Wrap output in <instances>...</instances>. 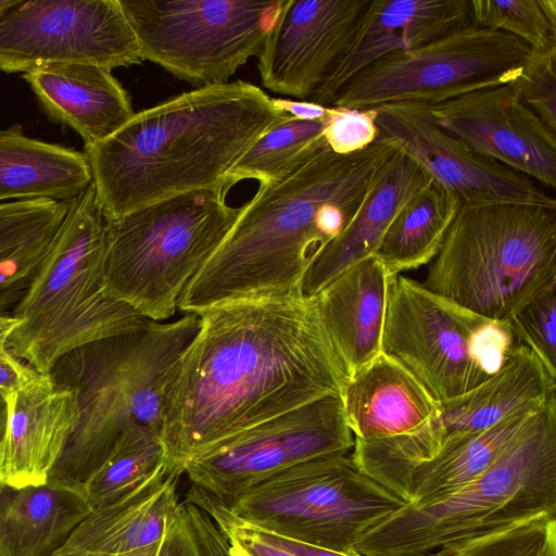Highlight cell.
I'll return each instance as SVG.
<instances>
[{
  "label": "cell",
  "mask_w": 556,
  "mask_h": 556,
  "mask_svg": "<svg viewBox=\"0 0 556 556\" xmlns=\"http://www.w3.org/2000/svg\"><path fill=\"white\" fill-rule=\"evenodd\" d=\"M369 0H283L257 55L263 86L309 102L342 59Z\"/></svg>",
  "instance_id": "17"
},
{
  "label": "cell",
  "mask_w": 556,
  "mask_h": 556,
  "mask_svg": "<svg viewBox=\"0 0 556 556\" xmlns=\"http://www.w3.org/2000/svg\"><path fill=\"white\" fill-rule=\"evenodd\" d=\"M200 329L170 369L161 439L168 470L263 421L327 395L346 371L313 299L228 302L200 313Z\"/></svg>",
  "instance_id": "1"
},
{
  "label": "cell",
  "mask_w": 556,
  "mask_h": 556,
  "mask_svg": "<svg viewBox=\"0 0 556 556\" xmlns=\"http://www.w3.org/2000/svg\"><path fill=\"white\" fill-rule=\"evenodd\" d=\"M326 118L299 119L288 115L262 135L229 172L225 188L229 191L244 179L260 186L282 180L326 146Z\"/></svg>",
  "instance_id": "30"
},
{
  "label": "cell",
  "mask_w": 556,
  "mask_h": 556,
  "mask_svg": "<svg viewBox=\"0 0 556 556\" xmlns=\"http://www.w3.org/2000/svg\"><path fill=\"white\" fill-rule=\"evenodd\" d=\"M91 181L84 152L28 137L18 124L0 131V203L71 201Z\"/></svg>",
  "instance_id": "27"
},
{
  "label": "cell",
  "mask_w": 556,
  "mask_h": 556,
  "mask_svg": "<svg viewBox=\"0 0 556 556\" xmlns=\"http://www.w3.org/2000/svg\"><path fill=\"white\" fill-rule=\"evenodd\" d=\"M378 137L375 109L329 108L324 138L334 153L361 151L372 144Z\"/></svg>",
  "instance_id": "37"
},
{
  "label": "cell",
  "mask_w": 556,
  "mask_h": 556,
  "mask_svg": "<svg viewBox=\"0 0 556 556\" xmlns=\"http://www.w3.org/2000/svg\"><path fill=\"white\" fill-rule=\"evenodd\" d=\"M341 397L354 439L365 441L413 433L439 407L424 386L383 352L348 378Z\"/></svg>",
  "instance_id": "24"
},
{
  "label": "cell",
  "mask_w": 556,
  "mask_h": 556,
  "mask_svg": "<svg viewBox=\"0 0 556 556\" xmlns=\"http://www.w3.org/2000/svg\"><path fill=\"white\" fill-rule=\"evenodd\" d=\"M182 504L203 556H248L225 536L208 514L192 503L184 501Z\"/></svg>",
  "instance_id": "38"
},
{
  "label": "cell",
  "mask_w": 556,
  "mask_h": 556,
  "mask_svg": "<svg viewBox=\"0 0 556 556\" xmlns=\"http://www.w3.org/2000/svg\"><path fill=\"white\" fill-rule=\"evenodd\" d=\"M68 203L50 199L0 203V261L26 244L52 236L61 225ZM15 302L0 293V314Z\"/></svg>",
  "instance_id": "33"
},
{
  "label": "cell",
  "mask_w": 556,
  "mask_h": 556,
  "mask_svg": "<svg viewBox=\"0 0 556 556\" xmlns=\"http://www.w3.org/2000/svg\"><path fill=\"white\" fill-rule=\"evenodd\" d=\"M156 556H203L192 533L182 502L177 517L163 538Z\"/></svg>",
  "instance_id": "40"
},
{
  "label": "cell",
  "mask_w": 556,
  "mask_h": 556,
  "mask_svg": "<svg viewBox=\"0 0 556 556\" xmlns=\"http://www.w3.org/2000/svg\"><path fill=\"white\" fill-rule=\"evenodd\" d=\"M556 379L542 361L519 344L502 367L467 393L439 402L435 416L419 430L380 440L374 448L384 481L400 490L409 471L444 446L467 439L529 407L555 396Z\"/></svg>",
  "instance_id": "15"
},
{
  "label": "cell",
  "mask_w": 556,
  "mask_h": 556,
  "mask_svg": "<svg viewBox=\"0 0 556 556\" xmlns=\"http://www.w3.org/2000/svg\"><path fill=\"white\" fill-rule=\"evenodd\" d=\"M106 220L91 184L68 203L25 294L11 352L48 376L59 358L92 341L144 326V318L105 290Z\"/></svg>",
  "instance_id": "6"
},
{
  "label": "cell",
  "mask_w": 556,
  "mask_h": 556,
  "mask_svg": "<svg viewBox=\"0 0 556 556\" xmlns=\"http://www.w3.org/2000/svg\"><path fill=\"white\" fill-rule=\"evenodd\" d=\"M471 24L511 35L532 50L556 46V0H470Z\"/></svg>",
  "instance_id": "32"
},
{
  "label": "cell",
  "mask_w": 556,
  "mask_h": 556,
  "mask_svg": "<svg viewBox=\"0 0 556 556\" xmlns=\"http://www.w3.org/2000/svg\"><path fill=\"white\" fill-rule=\"evenodd\" d=\"M141 61L198 87L228 83L257 56L283 0H118Z\"/></svg>",
  "instance_id": "11"
},
{
  "label": "cell",
  "mask_w": 556,
  "mask_h": 556,
  "mask_svg": "<svg viewBox=\"0 0 556 556\" xmlns=\"http://www.w3.org/2000/svg\"><path fill=\"white\" fill-rule=\"evenodd\" d=\"M378 140L414 159L434 180L455 194L459 206L502 202L556 206L536 181L484 157L441 129L429 105L391 103L374 108Z\"/></svg>",
  "instance_id": "16"
},
{
  "label": "cell",
  "mask_w": 556,
  "mask_h": 556,
  "mask_svg": "<svg viewBox=\"0 0 556 556\" xmlns=\"http://www.w3.org/2000/svg\"><path fill=\"white\" fill-rule=\"evenodd\" d=\"M354 437L341 395L307 403L263 421L188 458L182 472L192 485L220 501L293 465L333 453H349Z\"/></svg>",
  "instance_id": "13"
},
{
  "label": "cell",
  "mask_w": 556,
  "mask_h": 556,
  "mask_svg": "<svg viewBox=\"0 0 556 556\" xmlns=\"http://www.w3.org/2000/svg\"><path fill=\"white\" fill-rule=\"evenodd\" d=\"M432 179L414 159L396 149L376 174L351 222L307 269L300 294L314 298L345 269L374 255L395 215Z\"/></svg>",
  "instance_id": "22"
},
{
  "label": "cell",
  "mask_w": 556,
  "mask_h": 556,
  "mask_svg": "<svg viewBox=\"0 0 556 556\" xmlns=\"http://www.w3.org/2000/svg\"><path fill=\"white\" fill-rule=\"evenodd\" d=\"M227 193L190 192L105 219L106 292L152 321L173 317L182 291L241 212L226 203Z\"/></svg>",
  "instance_id": "8"
},
{
  "label": "cell",
  "mask_w": 556,
  "mask_h": 556,
  "mask_svg": "<svg viewBox=\"0 0 556 556\" xmlns=\"http://www.w3.org/2000/svg\"><path fill=\"white\" fill-rule=\"evenodd\" d=\"M448 556H556V513H543L476 538Z\"/></svg>",
  "instance_id": "34"
},
{
  "label": "cell",
  "mask_w": 556,
  "mask_h": 556,
  "mask_svg": "<svg viewBox=\"0 0 556 556\" xmlns=\"http://www.w3.org/2000/svg\"><path fill=\"white\" fill-rule=\"evenodd\" d=\"M511 83L520 101L556 132V46L532 50Z\"/></svg>",
  "instance_id": "36"
},
{
  "label": "cell",
  "mask_w": 556,
  "mask_h": 556,
  "mask_svg": "<svg viewBox=\"0 0 556 556\" xmlns=\"http://www.w3.org/2000/svg\"><path fill=\"white\" fill-rule=\"evenodd\" d=\"M471 24L470 0H369L337 67L309 101L329 108L358 72Z\"/></svg>",
  "instance_id": "19"
},
{
  "label": "cell",
  "mask_w": 556,
  "mask_h": 556,
  "mask_svg": "<svg viewBox=\"0 0 556 556\" xmlns=\"http://www.w3.org/2000/svg\"><path fill=\"white\" fill-rule=\"evenodd\" d=\"M198 314L89 342L56 361L51 380L74 392L77 417L47 482L83 489L122 435L144 428L161 435L168 374L197 336Z\"/></svg>",
  "instance_id": "4"
},
{
  "label": "cell",
  "mask_w": 556,
  "mask_h": 556,
  "mask_svg": "<svg viewBox=\"0 0 556 556\" xmlns=\"http://www.w3.org/2000/svg\"><path fill=\"white\" fill-rule=\"evenodd\" d=\"M135 34L118 0L20 1L0 15V71L46 64L112 70L140 64Z\"/></svg>",
  "instance_id": "14"
},
{
  "label": "cell",
  "mask_w": 556,
  "mask_h": 556,
  "mask_svg": "<svg viewBox=\"0 0 556 556\" xmlns=\"http://www.w3.org/2000/svg\"><path fill=\"white\" fill-rule=\"evenodd\" d=\"M395 150L378 139L350 154L326 144L282 180L260 186L182 291L177 311L300 294L307 269L351 222Z\"/></svg>",
  "instance_id": "2"
},
{
  "label": "cell",
  "mask_w": 556,
  "mask_h": 556,
  "mask_svg": "<svg viewBox=\"0 0 556 556\" xmlns=\"http://www.w3.org/2000/svg\"><path fill=\"white\" fill-rule=\"evenodd\" d=\"M433 122L478 154L556 187V132L519 99L510 81L429 106Z\"/></svg>",
  "instance_id": "18"
},
{
  "label": "cell",
  "mask_w": 556,
  "mask_h": 556,
  "mask_svg": "<svg viewBox=\"0 0 556 556\" xmlns=\"http://www.w3.org/2000/svg\"><path fill=\"white\" fill-rule=\"evenodd\" d=\"M544 405L522 409L483 432L444 446L409 471L399 497L409 505H424L479 477L520 438Z\"/></svg>",
  "instance_id": "28"
},
{
  "label": "cell",
  "mask_w": 556,
  "mask_h": 556,
  "mask_svg": "<svg viewBox=\"0 0 556 556\" xmlns=\"http://www.w3.org/2000/svg\"><path fill=\"white\" fill-rule=\"evenodd\" d=\"M531 51L511 35L470 24L375 61L341 88L329 108L367 110L404 102L431 106L513 80Z\"/></svg>",
  "instance_id": "12"
},
{
  "label": "cell",
  "mask_w": 556,
  "mask_h": 556,
  "mask_svg": "<svg viewBox=\"0 0 556 556\" xmlns=\"http://www.w3.org/2000/svg\"><path fill=\"white\" fill-rule=\"evenodd\" d=\"M9 419L0 480L15 488L45 484L73 431L72 390L38 374L8 396Z\"/></svg>",
  "instance_id": "21"
},
{
  "label": "cell",
  "mask_w": 556,
  "mask_h": 556,
  "mask_svg": "<svg viewBox=\"0 0 556 556\" xmlns=\"http://www.w3.org/2000/svg\"><path fill=\"white\" fill-rule=\"evenodd\" d=\"M424 286L491 320L506 321L556 286V206H459Z\"/></svg>",
  "instance_id": "7"
},
{
  "label": "cell",
  "mask_w": 556,
  "mask_h": 556,
  "mask_svg": "<svg viewBox=\"0 0 556 556\" xmlns=\"http://www.w3.org/2000/svg\"><path fill=\"white\" fill-rule=\"evenodd\" d=\"M287 116L243 80L198 87L135 113L106 138L84 146L105 219L190 192H228L231 168Z\"/></svg>",
  "instance_id": "3"
},
{
  "label": "cell",
  "mask_w": 556,
  "mask_h": 556,
  "mask_svg": "<svg viewBox=\"0 0 556 556\" xmlns=\"http://www.w3.org/2000/svg\"><path fill=\"white\" fill-rule=\"evenodd\" d=\"M264 539L270 543L289 551L295 556H361L358 554H345L334 552L305 543L296 542L290 539H286L266 531L258 529Z\"/></svg>",
  "instance_id": "41"
},
{
  "label": "cell",
  "mask_w": 556,
  "mask_h": 556,
  "mask_svg": "<svg viewBox=\"0 0 556 556\" xmlns=\"http://www.w3.org/2000/svg\"><path fill=\"white\" fill-rule=\"evenodd\" d=\"M518 345L507 320L484 318L409 277L393 276L382 352L400 362L437 402L481 384Z\"/></svg>",
  "instance_id": "10"
},
{
  "label": "cell",
  "mask_w": 556,
  "mask_h": 556,
  "mask_svg": "<svg viewBox=\"0 0 556 556\" xmlns=\"http://www.w3.org/2000/svg\"><path fill=\"white\" fill-rule=\"evenodd\" d=\"M90 513L83 489L0 480V556H50Z\"/></svg>",
  "instance_id": "26"
},
{
  "label": "cell",
  "mask_w": 556,
  "mask_h": 556,
  "mask_svg": "<svg viewBox=\"0 0 556 556\" xmlns=\"http://www.w3.org/2000/svg\"><path fill=\"white\" fill-rule=\"evenodd\" d=\"M350 453L307 459L219 501L263 531L353 554L367 530L406 503L361 472Z\"/></svg>",
  "instance_id": "9"
},
{
  "label": "cell",
  "mask_w": 556,
  "mask_h": 556,
  "mask_svg": "<svg viewBox=\"0 0 556 556\" xmlns=\"http://www.w3.org/2000/svg\"><path fill=\"white\" fill-rule=\"evenodd\" d=\"M8 419H9L8 396L0 393V469H1L5 439H7Z\"/></svg>",
  "instance_id": "43"
},
{
  "label": "cell",
  "mask_w": 556,
  "mask_h": 556,
  "mask_svg": "<svg viewBox=\"0 0 556 556\" xmlns=\"http://www.w3.org/2000/svg\"><path fill=\"white\" fill-rule=\"evenodd\" d=\"M275 104L286 114L305 121L324 119L329 112V108H325L315 103L290 100L274 99Z\"/></svg>",
  "instance_id": "42"
},
{
  "label": "cell",
  "mask_w": 556,
  "mask_h": 556,
  "mask_svg": "<svg viewBox=\"0 0 556 556\" xmlns=\"http://www.w3.org/2000/svg\"><path fill=\"white\" fill-rule=\"evenodd\" d=\"M556 513V399L482 475L419 506L404 504L353 545L361 556H448L465 543Z\"/></svg>",
  "instance_id": "5"
},
{
  "label": "cell",
  "mask_w": 556,
  "mask_h": 556,
  "mask_svg": "<svg viewBox=\"0 0 556 556\" xmlns=\"http://www.w3.org/2000/svg\"><path fill=\"white\" fill-rule=\"evenodd\" d=\"M507 323L517 342L530 349L556 379V286L527 303Z\"/></svg>",
  "instance_id": "35"
},
{
  "label": "cell",
  "mask_w": 556,
  "mask_h": 556,
  "mask_svg": "<svg viewBox=\"0 0 556 556\" xmlns=\"http://www.w3.org/2000/svg\"><path fill=\"white\" fill-rule=\"evenodd\" d=\"M46 114L96 143L134 114L127 90L110 70L90 64H46L23 74Z\"/></svg>",
  "instance_id": "25"
},
{
  "label": "cell",
  "mask_w": 556,
  "mask_h": 556,
  "mask_svg": "<svg viewBox=\"0 0 556 556\" xmlns=\"http://www.w3.org/2000/svg\"><path fill=\"white\" fill-rule=\"evenodd\" d=\"M392 278L371 255L345 269L312 298L348 378L382 352Z\"/></svg>",
  "instance_id": "23"
},
{
  "label": "cell",
  "mask_w": 556,
  "mask_h": 556,
  "mask_svg": "<svg viewBox=\"0 0 556 556\" xmlns=\"http://www.w3.org/2000/svg\"><path fill=\"white\" fill-rule=\"evenodd\" d=\"M458 207L455 194L432 179L395 215L374 255L391 276L429 264Z\"/></svg>",
  "instance_id": "29"
},
{
  "label": "cell",
  "mask_w": 556,
  "mask_h": 556,
  "mask_svg": "<svg viewBox=\"0 0 556 556\" xmlns=\"http://www.w3.org/2000/svg\"><path fill=\"white\" fill-rule=\"evenodd\" d=\"M181 473L167 466L94 509L50 556H156L177 517Z\"/></svg>",
  "instance_id": "20"
},
{
  "label": "cell",
  "mask_w": 556,
  "mask_h": 556,
  "mask_svg": "<svg viewBox=\"0 0 556 556\" xmlns=\"http://www.w3.org/2000/svg\"><path fill=\"white\" fill-rule=\"evenodd\" d=\"M164 466L166 454L161 435L144 428L128 430L83 484L91 510L138 486Z\"/></svg>",
  "instance_id": "31"
},
{
  "label": "cell",
  "mask_w": 556,
  "mask_h": 556,
  "mask_svg": "<svg viewBox=\"0 0 556 556\" xmlns=\"http://www.w3.org/2000/svg\"><path fill=\"white\" fill-rule=\"evenodd\" d=\"M20 320L12 315L0 314V393L9 396L39 372L25 365L9 348V339Z\"/></svg>",
  "instance_id": "39"
},
{
  "label": "cell",
  "mask_w": 556,
  "mask_h": 556,
  "mask_svg": "<svg viewBox=\"0 0 556 556\" xmlns=\"http://www.w3.org/2000/svg\"><path fill=\"white\" fill-rule=\"evenodd\" d=\"M18 0H0V15L12 8Z\"/></svg>",
  "instance_id": "44"
}]
</instances>
